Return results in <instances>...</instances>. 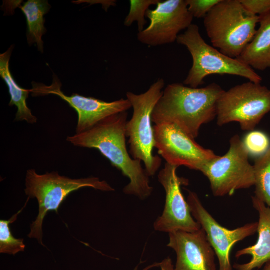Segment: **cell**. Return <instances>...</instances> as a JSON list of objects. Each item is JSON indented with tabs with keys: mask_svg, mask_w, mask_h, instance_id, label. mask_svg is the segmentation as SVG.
Instances as JSON below:
<instances>
[{
	"mask_svg": "<svg viewBox=\"0 0 270 270\" xmlns=\"http://www.w3.org/2000/svg\"><path fill=\"white\" fill-rule=\"evenodd\" d=\"M252 198L253 206L259 216L258 239L255 244L236 252L235 256L236 258L250 255L252 258L246 264H234L233 268L236 270L260 269L270 261V208L255 196H252Z\"/></svg>",
	"mask_w": 270,
	"mask_h": 270,
	"instance_id": "cell-15",
	"label": "cell"
},
{
	"mask_svg": "<svg viewBox=\"0 0 270 270\" xmlns=\"http://www.w3.org/2000/svg\"><path fill=\"white\" fill-rule=\"evenodd\" d=\"M242 140L249 156L258 158L270 148V140L264 132L258 130L250 132Z\"/></svg>",
	"mask_w": 270,
	"mask_h": 270,
	"instance_id": "cell-22",
	"label": "cell"
},
{
	"mask_svg": "<svg viewBox=\"0 0 270 270\" xmlns=\"http://www.w3.org/2000/svg\"><path fill=\"white\" fill-rule=\"evenodd\" d=\"M168 234L167 246L176 254L174 270H218L215 252L202 228L194 232L178 230Z\"/></svg>",
	"mask_w": 270,
	"mask_h": 270,
	"instance_id": "cell-14",
	"label": "cell"
},
{
	"mask_svg": "<svg viewBox=\"0 0 270 270\" xmlns=\"http://www.w3.org/2000/svg\"><path fill=\"white\" fill-rule=\"evenodd\" d=\"M92 188L104 192H114L106 181L90 177L72 179L60 176L58 172L38 174L33 169L27 171L26 178V195L29 198H36L38 204V214L30 225V238H36L42 246V224L48 212L54 210L58 213L60 204L72 192L84 188Z\"/></svg>",
	"mask_w": 270,
	"mask_h": 270,
	"instance_id": "cell-4",
	"label": "cell"
},
{
	"mask_svg": "<svg viewBox=\"0 0 270 270\" xmlns=\"http://www.w3.org/2000/svg\"><path fill=\"white\" fill-rule=\"evenodd\" d=\"M24 206L8 220H0V253L15 255L19 252H24L26 245L24 239L16 238L12 235L10 225L14 222L18 214L22 211L29 200Z\"/></svg>",
	"mask_w": 270,
	"mask_h": 270,
	"instance_id": "cell-20",
	"label": "cell"
},
{
	"mask_svg": "<svg viewBox=\"0 0 270 270\" xmlns=\"http://www.w3.org/2000/svg\"><path fill=\"white\" fill-rule=\"evenodd\" d=\"M160 0H130V11L124 19V25L129 27L137 22L138 32L144 30L146 13L150 6L156 5Z\"/></svg>",
	"mask_w": 270,
	"mask_h": 270,
	"instance_id": "cell-21",
	"label": "cell"
},
{
	"mask_svg": "<svg viewBox=\"0 0 270 270\" xmlns=\"http://www.w3.org/2000/svg\"><path fill=\"white\" fill-rule=\"evenodd\" d=\"M248 154L238 135L230 140L228 152L202 164L198 169L209 180L216 196H232L239 190L254 186V166L249 162Z\"/></svg>",
	"mask_w": 270,
	"mask_h": 270,
	"instance_id": "cell-7",
	"label": "cell"
},
{
	"mask_svg": "<svg viewBox=\"0 0 270 270\" xmlns=\"http://www.w3.org/2000/svg\"><path fill=\"white\" fill-rule=\"evenodd\" d=\"M186 200L192 216L205 232L214 250L218 262V270H232L230 253L233 246L257 232L258 222L228 230L216 222L204 207L196 193L188 190Z\"/></svg>",
	"mask_w": 270,
	"mask_h": 270,
	"instance_id": "cell-13",
	"label": "cell"
},
{
	"mask_svg": "<svg viewBox=\"0 0 270 270\" xmlns=\"http://www.w3.org/2000/svg\"><path fill=\"white\" fill-rule=\"evenodd\" d=\"M221 0H186L189 12L194 18H204Z\"/></svg>",
	"mask_w": 270,
	"mask_h": 270,
	"instance_id": "cell-23",
	"label": "cell"
},
{
	"mask_svg": "<svg viewBox=\"0 0 270 270\" xmlns=\"http://www.w3.org/2000/svg\"><path fill=\"white\" fill-rule=\"evenodd\" d=\"M244 8L250 14L261 16L270 11V0H240Z\"/></svg>",
	"mask_w": 270,
	"mask_h": 270,
	"instance_id": "cell-24",
	"label": "cell"
},
{
	"mask_svg": "<svg viewBox=\"0 0 270 270\" xmlns=\"http://www.w3.org/2000/svg\"><path fill=\"white\" fill-rule=\"evenodd\" d=\"M164 85V80L160 78L145 92L137 94L128 92L126 95L133 108L132 118L126 126L128 152L132 158L143 162L149 176H154L162 164L161 158L152 153L154 138L152 116Z\"/></svg>",
	"mask_w": 270,
	"mask_h": 270,
	"instance_id": "cell-6",
	"label": "cell"
},
{
	"mask_svg": "<svg viewBox=\"0 0 270 270\" xmlns=\"http://www.w3.org/2000/svg\"><path fill=\"white\" fill-rule=\"evenodd\" d=\"M128 116L127 112L112 115L86 132L68 136L66 140L76 146L98 150L112 166L130 180L124 192L144 200L151 196L153 188L142 162L132 158L127 150Z\"/></svg>",
	"mask_w": 270,
	"mask_h": 270,
	"instance_id": "cell-1",
	"label": "cell"
},
{
	"mask_svg": "<svg viewBox=\"0 0 270 270\" xmlns=\"http://www.w3.org/2000/svg\"><path fill=\"white\" fill-rule=\"evenodd\" d=\"M259 16L250 14L240 0H221L204 18L212 46L238 58L254 37Z\"/></svg>",
	"mask_w": 270,
	"mask_h": 270,
	"instance_id": "cell-3",
	"label": "cell"
},
{
	"mask_svg": "<svg viewBox=\"0 0 270 270\" xmlns=\"http://www.w3.org/2000/svg\"><path fill=\"white\" fill-rule=\"evenodd\" d=\"M260 27L238 60L253 70L270 68V11L259 16Z\"/></svg>",
	"mask_w": 270,
	"mask_h": 270,
	"instance_id": "cell-16",
	"label": "cell"
},
{
	"mask_svg": "<svg viewBox=\"0 0 270 270\" xmlns=\"http://www.w3.org/2000/svg\"><path fill=\"white\" fill-rule=\"evenodd\" d=\"M50 8V4L46 0H28L20 6L26 20L28 44L30 46L36 44L38 50L42 53L44 52L42 37L46 32L44 26V16Z\"/></svg>",
	"mask_w": 270,
	"mask_h": 270,
	"instance_id": "cell-18",
	"label": "cell"
},
{
	"mask_svg": "<svg viewBox=\"0 0 270 270\" xmlns=\"http://www.w3.org/2000/svg\"><path fill=\"white\" fill-rule=\"evenodd\" d=\"M263 270H270V261L264 265Z\"/></svg>",
	"mask_w": 270,
	"mask_h": 270,
	"instance_id": "cell-27",
	"label": "cell"
},
{
	"mask_svg": "<svg viewBox=\"0 0 270 270\" xmlns=\"http://www.w3.org/2000/svg\"><path fill=\"white\" fill-rule=\"evenodd\" d=\"M153 128L154 148L166 163L198 170L202 164L218 156L198 144L176 124H155Z\"/></svg>",
	"mask_w": 270,
	"mask_h": 270,
	"instance_id": "cell-9",
	"label": "cell"
},
{
	"mask_svg": "<svg viewBox=\"0 0 270 270\" xmlns=\"http://www.w3.org/2000/svg\"><path fill=\"white\" fill-rule=\"evenodd\" d=\"M178 166L166 163L158 178L166 192L163 212L154 224L156 231L170 233L182 230L194 232L202 228L192 216L189 205L182 192L181 186L186 185V179L179 177Z\"/></svg>",
	"mask_w": 270,
	"mask_h": 270,
	"instance_id": "cell-10",
	"label": "cell"
},
{
	"mask_svg": "<svg viewBox=\"0 0 270 270\" xmlns=\"http://www.w3.org/2000/svg\"><path fill=\"white\" fill-rule=\"evenodd\" d=\"M159 266H160V262L158 263L156 262V263H154L146 267L145 268H144L143 270H150V269L154 268ZM134 270H139L138 269V266L136 267Z\"/></svg>",
	"mask_w": 270,
	"mask_h": 270,
	"instance_id": "cell-26",
	"label": "cell"
},
{
	"mask_svg": "<svg viewBox=\"0 0 270 270\" xmlns=\"http://www.w3.org/2000/svg\"><path fill=\"white\" fill-rule=\"evenodd\" d=\"M30 90L33 96L54 94L58 96L73 108L78 115L76 134L86 132L103 120L112 115L127 112L132 108L130 102L121 98L112 102H106L92 97H86L77 94L66 96L61 90L62 84L55 74L50 86L33 82Z\"/></svg>",
	"mask_w": 270,
	"mask_h": 270,
	"instance_id": "cell-11",
	"label": "cell"
},
{
	"mask_svg": "<svg viewBox=\"0 0 270 270\" xmlns=\"http://www.w3.org/2000/svg\"><path fill=\"white\" fill-rule=\"evenodd\" d=\"M255 173V195L270 208V148L256 158L254 165Z\"/></svg>",
	"mask_w": 270,
	"mask_h": 270,
	"instance_id": "cell-19",
	"label": "cell"
},
{
	"mask_svg": "<svg viewBox=\"0 0 270 270\" xmlns=\"http://www.w3.org/2000/svg\"><path fill=\"white\" fill-rule=\"evenodd\" d=\"M270 112V90L248 82L224 90L217 106L219 126L237 122L243 130H254Z\"/></svg>",
	"mask_w": 270,
	"mask_h": 270,
	"instance_id": "cell-8",
	"label": "cell"
},
{
	"mask_svg": "<svg viewBox=\"0 0 270 270\" xmlns=\"http://www.w3.org/2000/svg\"><path fill=\"white\" fill-rule=\"evenodd\" d=\"M176 42L185 46L192 58V65L183 84L198 88L210 75L229 74L260 84L262 78L254 70L238 58L228 56L208 44L202 38L198 26L191 24L178 36Z\"/></svg>",
	"mask_w": 270,
	"mask_h": 270,
	"instance_id": "cell-5",
	"label": "cell"
},
{
	"mask_svg": "<svg viewBox=\"0 0 270 270\" xmlns=\"http://www.w3.org/2000/svg\"><path fill=\"white\" fill-rule=\"evenodd\" d=\"M159 266L161 270H174V266L170 257H168L160 262Z\"/></svg>",
	"mask_w": 270,
	"mask_h": 270,
	"instance_id": "cell-25",
	"label": "cell"
},
{
	"mask_svg": "<svg viewBox=\"0 0 270 270\" xmlns=\"http://www.w3.org/2000/svg\"><path fill=\"white\" fill-rule=\"evenodd\" d=\"M224 92L214 82L202 88L168 84L154 109L152 122L176 124L195 139L201 126L216 117L218 102Z\"/></svg>",
	"mask_w": 270,
	"mask_h": 270,
	"instance_id": "cell-2",
	"label": "cell"
},
{
	"mask_svg": "<svg viewBox=\"0 0 270 270\" xmlns=\"http://www.w3.org/2000/svg\"><path fill=\"white\" fill-rule=\"evenodd\" d=\"M150 23L138 34V40L151 46L176 42L180 32L191 24L193 16L188 10L186 0H160L156 8L146 13Z\"/></svg>",
	"mask_w": 270,
	"mask_h": 270,
	"instance_id": "cell-12",
	"label": "cell"
},
{
	"mask_svg": "<svg viewBox=\"0 0 270 270\" xmlns=\"http://www.w3.org/2000/svg\"><path fill=\"white\" fill-rule=\"evenodd\" d=\"M14 46H11L5 52L0 55V76L8 88L10 96L9 106H16L17 112L15 120H25L34 124L37 122V118L34 116L27 105L26 100L30 92V90L20 87L14 78L10 70V60Z\"/></svg>",
	"mask_w": 270,
	"mask_h": 270,
	"instance_id": "cell-17",
	"label": "cell"
}]
</instances>
